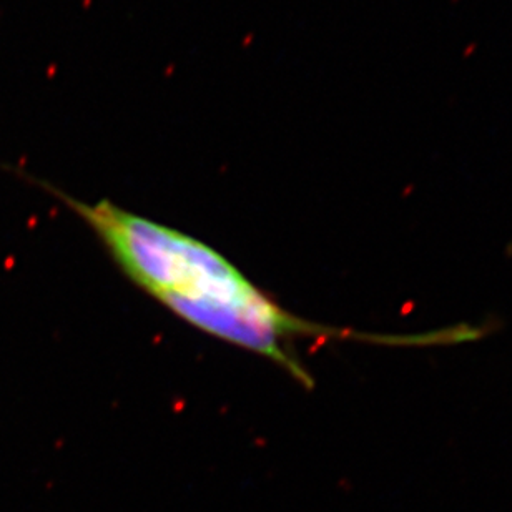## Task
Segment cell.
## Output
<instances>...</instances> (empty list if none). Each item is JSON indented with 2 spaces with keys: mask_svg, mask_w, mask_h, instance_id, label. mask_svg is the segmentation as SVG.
<instances>
[{
  "mask_svg": "<svg viewBox=\"0 0 512 512\" xmlns=\"http://www.w3.org/2000/svg\"><path fill=\"white\" fill-rule=\"evenodd\" d=\"M89 225L125 275L190 325L270 358L313 386L293 351L298 336L326 330L283 310L212 247L112 202L85 203L37 182Z\"/></svg>",
  "mask_w": 512,
  "mask_h": 512,
  "instance_id": "1",
  "label": "cell"
}]
</instances>
